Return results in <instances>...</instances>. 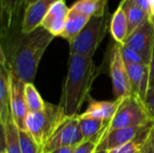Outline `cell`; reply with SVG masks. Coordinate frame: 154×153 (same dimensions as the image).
Instances as JSON below:
<instances>
[{"instance_id":"obj_1","label":"cell","mask_w":154,"mask_h":153,"mask_svg":"<svg viewBox=\"0 0 154 153\" xmlns=\"http://www.w3.org/2000/svg\"><path fill=\"white\" fill-rule=\"evenodd\" d=\"M55 37L39 26L29 33L22 31L1 35V57H3L13 76L25 84L32 83L40 61Z\"/></svg>"},{"instance_id":"obj_2","label":"cell","mask_w":154,"mask_h":153,"mask_svg":"<svg viewBox=\"0 0 154 153\" xmlns=\"http://www.w3.org/2000/svg\"><path fill=\"white\" fill-rule=\"evenodd\" d=\"M97 76V70L93 58L69 54L68 73L60 103L66 116L79 115Z\"/></svg>"},{"instance_id":"obj_3","label":"cell","mask_w":154,"mask_h":153,"mask_svg":"<svg viewBox=\"0 0 154 153\" xmlns=\"http://www.w3.org/2000/svg\"><path fill=\"white\" fill-rule=\"evenodd\" d=\"M111 17L109 9L103 14L92 16L82 31L69 42V54L93 58L110 28Z\"/></svg>"},{"instance_id":"obj_4","label":"cell","mask_w":154,"mask_h":153,"mask_svg":"<svg viewBox=\"0 0 154 153\" xmlns=\"http://www.w3.org/2000/svg\"><path fill=\"white\" fill-rule=\"evenodd\" d=\"M65 117L64 111L60 105H52L46 102L45 107L42 111L28 113L26 131L43 149Z\"/></svg>"},{"instance_id":"obj_5","label":"cell","mask_w":154,"mask_h":153,"mask_svg":"<svg viewBox=\"0 0 154 153\" xmlns=\"http://www.w3.org/2000/svg\"><path fill=\"white\" fill-rule=\"evenodd\" d=\"M153 121L145 103L139 97L129 95L120 98L118 108L110 121L109 131L125 127L145 126Z\"/></svg>"},{"instance_id":"obj_6","label":"cell","mask_w":154,"mask_h":153,"mask_svg":"<svg viewBox=\"0 0 154 153\" xmlns=\"http://www.w3.org/2000/svg\"><path fill=\"white\" fill-rule=\"evenodd\" d=\"M84 141L79 115L66 116L44 145L43 152L51 153L62 147L79 146Z\"/></svg>"},{"instance_id":"obj_7","label":"cell","mask_w":154,"mask_h":153,"mask_svg":"<svg viewBox=\"0 0 154 153\" xmlns=\"http://www.w3.org/2000/svg\"><path fill=\"white\" fill-rule=\"evenodd\" d=\"M110 75L116 99H120L131 93L126 64L121 53V44L115 42L110 50Z\"/></svg>"},{"instance_id":"obj_8","label":"cell","mask_w":154,"mask_h":153,"mask_svg":"<svg viewBox=\"0 0 154 153\" xmlns=\"http://www.w3.org/2000/svg\"><path fill=\"white\" fill-rule=\"evenodd\" d=\"M124 45L137 52L150 65L154 47V26L150 16L127 37Z\"/></svg>"},{"instance_id":"obj_9","label":"cell","mask_w":154,"mask_h":153,"mask_svg":"<svg viewBox=\"0 0 154 153\" xmlns=\"http://www.w3.org/2000/svg\"><path fill=\"white\" fill-rule=\"evenodd\" d=\"M1 35L22 31L23 14L26 9L25 0H0Z\"/></svg>"},{"instance_id":"obj_10","label":"cell","mask_w":154,"mask_h":153,"mask_svg":"<svg viewBox=\"0 0 154 153\" xmlns=\"http://www.w3.org/2000/svg\"><path fill=\"white\" fill-rule=\"evenodd\" d=\"M24 88L25 83L11 74V113L12 118L20 131H26V118L28 115Z\"/></svg>"},{"instance_id":"obj_11","label":"cell","mask_w":154,"mask_h":153,"mask_svg":"<svg viewBox=\"0 0 154 153\" xmlns=\"http://www.w3.org/2000/svg\"><path fill=\"white\" fill-rule=\"evenodd\" d=\"M69 8L70 7H68L65 0L57 1L44 16L41 26L54 37H61L65 30Z\"/></svg>"},{"instance_id":"obj_12","label":"cell","mask_w":154,"mask_h":153,"mask_svg":"<svg viewBox=\"0 0 154 153\" xmlns=\"http://www.w3.org/2000/svg\"><path fill=\"white\" fill-rule=\"evenodd\" d=\"M152 123L145 126H133L108 131V133H106L98 147L110 151L115 148L120 147L125 143H128L138 138L143 133L149 129Z\"/></svg>"},{"instance_id":"obj_13","label":"cell","mask_w":154,"mask_h":153,"mask_svg":"<svg viewBox=\"0 0 154 153\" xmlns=\"http://www.w3.org/2000/svg\"><path fill=\"white\" fill-rule=\"evenodd\" d=\"M131 93L145 101L150 87V66L147 64L126 65Z\"/></svg>"},{"instance_id":"obj_14","label":"cell","mask_w":154,"mask_h":153,"mask_svg":"<svg viewBox=\"0 0 154 153\" xmlns=\"http://www.w3.org/2000/svg\"><path fill=\"white\" fill-rule=\"evenodd\" d=\"M11 72L5 60L1 57L0 62V122L4 128L13 119L11 113V92H10Z\"/></svg>"},{"instance_id":"obj_15","label":"cell","mask_w":154,"mask_h":153,"mask_svg":"<svg viewBox=\"0 0 154 153\" xmlns=\"http://www.w3.org/2000/svg\"><path fill=\"white\" fill-rule=\"evenodd\" d=\"M57 1L59 0H38L27 6L23 14L22 32L29 33L41 26L44 16Z\"/></svg>"},{"instance_id":"obj_16","label":"cell","mask_w":154,"mask_h":153,"mask_svg":"<svg viewBox=\"0 0 154 153\" xmlns=\"http://www.w3.org/2000/svg\"><path fill=\"white\" fill-rule=\"evenodd\" d=\"M120 99H115L114 101H97L91 100L87 110L79 115L80 118H91L104 121H110L115 115Z\"/></svg>"},{"instance_id":"obj_17","label":"cell","mask_w":154,"mask_h":153,"mask_svg":"<svg viewBox=\"0 0 154 153\" xmlns=\"http://www.w3.org/2000/svg\"><path fill=\"white\" fill-rule=\"evenodd\" d=\"M109 30L115 41L124 44L128 37V23L125 12L120 4L112 14Z\"/></svg>"},{"instance_id":"obj_18","label":"cell","mask_w":154,"mask_h":153,"mask_svg":"<svg viewBox=\"0 0 154 153\" xmlns=\"http://www.w3.org/2000/svg\"><path fill=\"white\" fill-rule=\"evenodd\" d=\"M89 19V17L70 7L65 30L61 35V38H64L69 43L82 31V29L88 23Z\"/></svg>"},{"instance_id":"obj_19","label":"cell","mask_w":154,"mask_h":153,"mask_svg":"<svg viewBox=\"0 0 154 153\" xmlns=\"http://www.w3.org/2000/svg\"><path fill=\"white\" fill-rule=\"evenodd\" d=\"M120 5L123 6L127 18L129 36L150 16V14L138 7L132 0H122Z\"/></svg>"},{"instance_id":"obj_20","label":"cell","mask_w":154,"mask_h":153,"mask_svg":"<svg viewBox=\"0 0 154 153\" xmlns=\"http://www.w3.org/2000/svg\"><path fill=\"white\" fill-rule=\"evenodd\" d=\"M71 8L91 18L105 14L109 6L108 0H79L72 5Z\"/></svg>"},{"instance_id":"obj_21","label":"cell","mask_w":154,"mask_h":153,"mask_svg":"<svg viewBox=\"0 0 154 153\" xmlns=\"http://www.w3.org/2000/svg\"><path fill=\"white\" fill-rule=\"evenodd\" d=\"M79 119V126L84 140H89L97 137L101 134L109 125L110 121H104L98 119H91V118H80Z\"/></svg>"},{"instance_id":"obj_22","label":"cell","mask_w":154,"mask_h":153,"mask_svg":"<svg viewBox=\"0 0 154 153\" xmlns=\"http://www.w3.org/2000/svg\"><path fill=\"white\" fill-rule=\"evenodd\" d=\"M4 140H5V149L7 153H22L20 138H19V129L14 124V120L11 119L8 124L3 128Z\"/></svg>"},{"instance_id":"obj_23","label":"cell","mask_w":154,"mask_h":153,"mask_svg":"<svg viewBox=\"0 0 154 153\" xmlns=\"http://www.w3.org/2000/svg\"><path fill=\"white\" fill-rule=\"evenodd\" d=\"M25 101L28 109V113H35L42 111L46 105V102L42 100L39 92L32 83L25 84L24 88Z\"/></svg>"},{"instance_id":"obj_24","label":"cell","mask_w":154,"mask_h":153,"mask_svg":"<svg viewBox=\"0 0 154 153\" xmlns=\"http://www.w3.org/2000/svg\"><path fill=\"white\" fill-rule=\"evenodd\" d=\"M151 126H150V128H151ZM150 128L147 129L144 133H143L135 140H134L128 143H125L120 147L110 150V151H108V153H141L143 148L145 139H146V136L148 134Z\"/></svg>"},{"instance_id":"obj_25","label":"cell","mask_w":154,"mask_h":153,"mask_svg":"<svg viewBox=\"0 0 154 153\" xmlns=\"http://www.w3.org/2000/svg\"><path fill=\"white\" fill-rule=\"evenodd\" d=\"M22 153H42L43 149L33 140L27 131H19Z\"/></svg>"},{"instance_id":"obj_26","label":"cell","mask_w":154,"mask_h":153,"mask_svg":"<svg viewBox=\"0 0 154 153\" xmlns=\"http://www.w3.org/2000/svg\"><path fill=\"white\" fill-rule=\"evenodd\" d=\"M108 131L109 125L101 134L97 135L95 138L85 140L83 142H81L79 146H77L74 153H94L101 143V142L103 141V139L105 138V136L106 135V133H108Z\"/></svg>"},{"instance_id":"obj_27","label":"cell","mask_w":154,"mask_h":153,"mask_svg":"<svg viewBox=\"0 0 154 153\" xmlns=\"http://www.w3.org/2000/svg\"><path fill=\"white\" fill-rule=\"evenodd\" d=\"M121 53L124 59V61L126 65H133V64H146L143 59L134 50L130 49L129 47L121 44ZM148 65V64H147Z\"/></svg>"},{"instance_id":"obj_28","label":"cell","mask_w":154,"mask_h":153,"mask_svg":"<svg viewBox=\"0 0 154 153\" xmlns=\"http://www.w3.org/2000/svg\"><path fill=\"white\" fill-rule=\"evenodd\" d=\"M143 153H154V121L148 132L145 139L143 148L142 150Z\"/></svg>"},{"instance_id":"obj_29","label":"cell","mask_w":154,"mask_h":153,"mask_svg":"<svg viewBox=\"0 0 154 153\" xmlns=\"http://www.w3.org/2000/svg\"><path fill=\"white\" fill-rule=\"evenodd\" d=\"M144 103L154 119V87L149 88Z\"/></svg>"},{"instance_id":"obj_30","label":"cell","mask_w":154,"mask_h":153,"mask_svg":"<svg viewBox=\"0 0 154 153\" xmlns=\"http://www.w3.org/2000/svg\"><path fill=\"white\" fill-rule=\"evenodd\" d=\"M138 7H140L144 12L150 14V7H149V0H132Z\"/></svg>"},{"instance_id":"obj_31","label":"cell","mask_w":154,"mask_h":153,"mask_svg":"<svg viewBox=\"0 0 154 153\" xmlns=\"http://www.w3.org/2000/svg\"><path fill=\"white\" fill-rule=\"evenodd\" d=\"M149 66H150V87H149V88H152L154 87V47L151 62H150Z\"/></svg>"},{"instance_id":"obj_32","label":"cell","mask_w":154,"mask_h":153,"mask_svg":"<svg viewBox=\"0 0 154 153\" xmlns=\"http://www.w3.org/2000/svg\"><path fill=\"white\" fill-rule=\"evenodd\" d=\"M77 146H68V147H62L59 148L51 153H74Z\"/></svg>"},{"instance_id":"obj_33","label":"cell","mask_w":154,"mask_h":153,"mask_svg":"<svg viewBox=\"0 0 154 153\" xmlns=\"http://www.w3.org/2000/svg\"><path fill=\"white\" fill-rule=\"evenodd\" d=\"M149 7H150V15L154 14V0H149Z\"/></svg>"},{"instance_id":"obj_34","label":"cell","mask_w":154,"mask_h":153,"mask_svg":"<svg viewBox=\"0 0 154 153\" xmlns=\"http://www.w3.org/2000/svg\"><path fill=\"white\" fill-rule=\"evenodd\" d=\"M94 153H108L107 150H105L103 148H100V147H97V149L96 150V151Z\"/></svg>"},{"instance_id":"obj_35","label":"cell","mask_w":154,"mask_h":153,"mask_svg":"<svg viewBox=\"0 0 154 153\" xmlns=\"http://www.w3.org/2000/svg\"><path fill=\"white\" fill-rule=\"evenodd\" d=\"M36 1H38V0H25L26 7H27V6H29V5H32V4H33V3H35Z\"/></svg>"},{"instance_id":"obj_36","label":"cell","mask_w":154,"mask_h":153,"mask_svg":"<svg viewBox=\"0 0 154 153\" xmlns=\"http://www.w3.org/2000/svg\"><path fill=\"white\" fill-rule=\"evenodd\" d=\"M150 19H151V21H152V23L153 24V26H154V14L150 15Z\"/></svg>"},{"instance_id":"obj_37","label":"cell","mask_w":154,"mask_h":153,"mask_svg":"<svg viewBox=\"0 0 154 153\" xmlns=\"http://www.w3.org/2000/svg\"><path fill=\"white\" fill-rule=\"evenodd\" d=\"M0 153H7L6 152V151H5V149H4V150H2V151Z\"/></svg>"},{"instance_id":"obj_38","label":"cell","mask_w":154,"mask_h":153,"mask_svg":"<svg viewBox=\"0 0 154 153\" xmlns=\"http://www.w3.org/2000/svg\"><path fill=\"white\" fill-rule=\"evenodd\" d=\"M42 153H47V152H42Z\"/></svg>"},{"instance_id":"obj_39","label":"cell","mask_w":154,"mask_h":153,"mask_svg":"<svg viewBox=\"0 0 154 153\" xmlns=\"http://www.w3.org/2000/svg\"><path fill=\"white\" fill-rule=\"evenodd\" d=\"M141 153H143V152H141Z\"/></svg>"}]
</instances>
